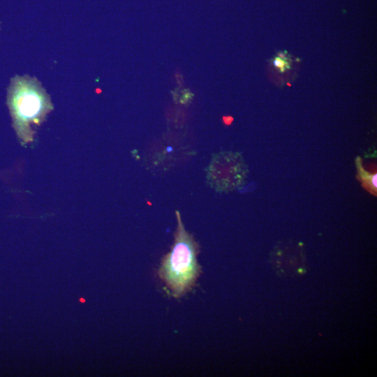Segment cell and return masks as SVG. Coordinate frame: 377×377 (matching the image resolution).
<instances>
[{
    "instance_id": "obj_3",
    "label": "cell",
    "mask_w": 377,
    "mask_h": 377,
    "mask_svg": "<svg viewBox=\"0 0 377 377\" xmlns=\"http://www.w3.org/2000/svg\"><path fill=\"white\" fill-rule=\"evenodd\" d=\"M363 177H366V183L369 184L370 187L373 189L376 188V179H377V175L376 173L372 174V175H368L367 174L366 176L363 174Z\"/></svg>"
},
{
    "instance_id": "obj_2",
    "label": "cell",
    "mask_w": 377,
    "mask_h": 377,
    "mask_svg": "<svg viewBox=\"0 0 377 377\" xmlns=\"http://www.w3.org/2000/svg\"><path fill=\"white\" fill-rule=\"evenodd\" d=\"M176 216L177 226L174 244L170 251L163 258L158 276L172 295L178 298L195 286L201 274V267L197 260L199 246L186 230L178 211Z\"/></svg>"
},
{
    "instance_id": "obj_1",
    "label": "cell",
    "mask_w": 377,
    "mask_h": 377,
    "mask_svg": "<svg viewBox=\"0 0 377 377\" xmlns=\"http://www.w3.org/2000/svg\"><path fill=\"white\" fill-rule=\"evenodd\" d=\"M8 105L16 133L20 142L25 145L34 139L33 127L41 124L53 109L50 96L40 83L28 75L12 79Z\"/></svg>"
}]
</instances>
